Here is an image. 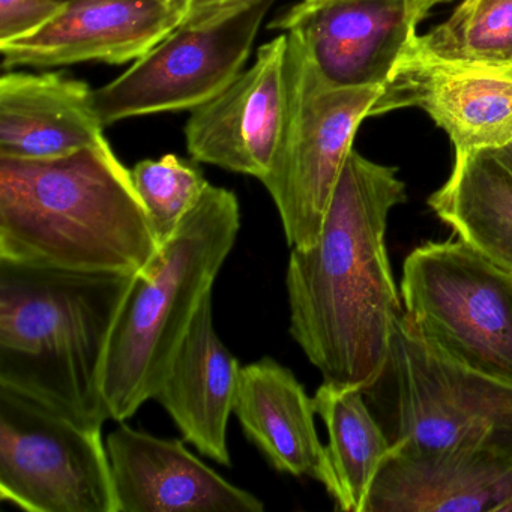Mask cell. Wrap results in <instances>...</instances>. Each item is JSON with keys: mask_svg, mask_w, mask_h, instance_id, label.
Wrapping results in <instances>:
<instances>
[{"mask_svg": "<svg viewBox=\"0 0 512 512\" xmlns=\"http://www.w3.org/2000/svg\"><path fill=\"white\" fill-rule=\"evenodd\" d=\"M404 202L397 167L353 149L316 244L290 250V335L323 382L365 391L388 361L404 305L385 236L392 209Z\"/></svg>", "mask_w": 512, "mask_h": 512, "instance_id": "6da1fadb", "label": "cell"}, {"mask_svg": "<svg viewBox=\"0 0 512 512\" xmlns=\"http://www.w3.org/2000/svg\"><path fill=\"white\" fill-rule=\"evenodd\" d=\"M160 250L131 170L113 149L0 157V260L139 275Z\"/></svg>", "mask_w": 512, "mask_h": 512, "instance_id": "7a4b0ae2", "label": "cell"}, {"mask_svg": "<svg viewBox=\"0 0 512 512\" xmlns=\"http://www.w3.org/2000/svg\"><path fill=\"white\" fill-rule=\"evenodd\" d=\"M136 277L0 260V385L103 428L107 353Z\"/></svg>", "mask_w": 512, "mask_h": 512, "instance_id": "3957f363", "label": "cell"}, {"mask_svg": "<svg viewBox=\"0 0 512 512\" xmlns=\"http://www.w3.org/2000/svg\"><path fill=\"white\" fill-rule=\"evenodd\" d=\"M241 229L238 197L209 184L178 233L137 275L119 313L104 371L110 419L154 400Z\"/></svg>", "mask_w": 512, "mask_h": 512, "instance_id": "277c9868", "label": "cell"}, {"mask_svg": "<svg viewBox=\"0 0 512 512\" xmlns=\"http://www.w3.org/2000/svg\"><path fill=\"white\" fill-rule=\"evenodd\" d=\"M364 394L392 454H512V383L443 355L406 314L395 325L382 373Z\"/></svg>", "mask_w": 512, "mask_h": 512, "instance_id": "5b68a950", "label": "cell"}, {"mask_svg": "<svg viewBox=\"0 0 512 512\" xmlns=\"http://www.w3.org/2000/svg\"><path fill=\"white\" fill-rule=\"evenodd\" d=\"M289 112L283 142L262 184L287 245L316 244L358 128L374 116L383 88H350L323 76L296 32L287 31Z\"/></svg>", "mask_w": 512, "mask_h": 512, "instance_id": "8992f818", "label": "cell"}, {"mask_svg": "<svg viewBox=\"0 0 512 512\" xmlns=\"http://www.w3.org/2000/svg\"><path fill=\"white\" fill-rule=\"evenodd\" d=\"M404 314L437 350L512 383V275L466 242H427L407 256Z\"/></svg>", "mask_w": 512, "mask_h": 512, "instance_id": "52a82bcc", "label": "cell"}, {"mask_svg": "<svg viewBox=\"0 0 512 512\" xmlns=\"http://www.w3.org/2000/svg\"><path fill=\"white\" fill-rule=\"evenodd\" d=\"M0 500L31 512H118L101 428L0 385Z\"/></svg>", "mask_w": 512, "mask_h": 512, "instance_id": "ba28073f", "label": "cell"}, {"mask_svg": "<svg viewBox=\"0 0 512 512\" xmlns=\"http://www.w3.org/2000/svg\"><path fill=\"white\" fill-rule=\"evenodd\" d=\"M275 0H245L208 16L187 17L124 74L94 92L101 121L193 112L224 91L253 52Z\"/></svg>", "mask_w": 512, "mask_h": 512, "instance_id": "9c48e42d", "label": "cell"}, {"mask_svg": "<svg viewBox=\"0 0 512 512\" xmlns=\"http://www.w3.org/2000/svg\"><path fill=\"white\" fill-rule=\"evenodd\" d=\"M446 0H302L269 29L302 38L323 76L350 88H388L418 26Z\"/></svg>", "mask_w": 512, "mask_h": 512, "instance_id": "30bf717a", "label": "cell"}, {"mask_svg": "<svg viewBox=\"0 0 512 512\" xmlns=\"http://www.w3.org/2000/svg\"><path fill=\"white\" fill-rule=\"evenodd\" d=\"M286 32L260 47L256 61L226 89L191 112L188 154L197 163L253 176L271 172L289 112Z\"/></svg>", "mask_w": 512, "mask_h": 512, "instance_id": "8fae6325", "label": "cell"}, {"mask_svg": "<svg viewBox=\"0 0 512 512\" xmlns=\"http://www.w3.org/2000/svg\"><path fill=\"white\" fill-rule=\"evenodd\" d=\"M415 41V40H413ZM419 107L458 152L512 143V64L448 61L410 44L374 116Z\"/></svg>", "mask_w": 512, "mask_h": 512, "instance_id": "7c38bea8", "label": "cell"}, {"mask_svg": "<svg viewBox=\"0 0 512 512\" xmlns=\"http://www.w3.org/2000/svg\"><path fill=\"white\" fill-rule=\"evenodd\" d=\"M188 0H67L28 37L0 43L2 67L136 62L181 26Z\"/></svg>", "mask_w": 512, "mask_h": 512, "instance_id": "4fadbf2b", "label": "cell"}, {"mask_svg": "<svg viewBox=\"0 0 512 512\" xmlns=\"http://www.w3.org/2000/svg\"><path fill=\"white\" fill-rule=\"evenodd\" d=\"M118 512H263L259 497L218 475L184 443L128 425L106 440Z\"/></svg>", "mask_w": 512, "mask_h": 512, "instance_id": "5bb4252c", "label": "cell"}, {"mask_svg": "<svg viewBox=\"0 0 512 512\" xmlns=\"http://www.w3.org/2000/svg\"><path fill=\"white\" fill-rule=\"evenodd\" d=\"M94 92L61 73L10 70L0 79V157L55 160L110 151Z\"/></svg>", "mask_w": 512, "mask_h": 512, "instance_id": "9a60e30c", "label": "cell"}, {"mask_svg": "<svg viewBox=\"0 0 512 512\" xmlns=\"http://www.w3.org/2000/svg\"><path fill=\"white\" fill-rule=\"evenodd\" d=\"M367 512H512V454H391Z\"/></svg>", "mask_w": 512, "mask_h": 512, "instance_id": "2e32d148", "label": "cell"}, {"mask_svg": "<svg viewBox=\"0 0 512 512\" xmlns=\"http://www.w3.org/2000/svg\"><path fill=\"white\" fill-rule=\"evenodd\" d=\"M242 367L218 337L212 293L203 299L154 400L182 436L221 466H230L227 428Z\"/></svg>", "mask_w": 512, "mask_h": 512, "instance_id": "e0dca14e", "label": "cell"}, {"mask_svg": "<svg viewBox=\"0 0 512 512\" xmlns=\"http://www.w3.org/2000/svg\"><path fill=\"white\" fill-rule=\"evenodd\" d=\"M233 413L275 470L326 488L328 457L317 434L314 401L289 368L269 356L244 365Z\"/></svg>", "mask_w": 512, "mask_h": 512, "instance_id": "ac0fdd59", "label": "cell"}, {"mask_svg": "<svg viewBox=\"0 0 512 512\" xmlns=\"http://www.w3.org/2000/svg\"><path fill=\"white\" fill-rule=\"evenodd\" d=\"M431 211L461 241L512 275V143L455 154Z\"/></svg>", "mask_w": 512, "mask_h": 512, "instance_id": "d6986e66", "label": "cell"}, {"mask_svg": "<svg viewBox=\"0 0 512 512\" xmlns=\"http://www.w3.org/2000/svg\"><path fill=\"white\" fill-rule=\"evenodd\" d=\"M313 401L328 431L326 491L338 511L367 512L374 482L391 457V442L362 389L323 382Z\"/></svg>", "mask_w": 512, "mask_h": 512, "instance_id": "ffe728a7", "label": "cell"}, {"mask_svg": "<svg viewBox=\"0 0 512 512\" xmlns=\"http://www.w3.org/2000/svg\"><path fill=\"white\" fill-rule=\"evenodd\" d=\"M413 46L448 61L512 64V0H463Z\"/></svg>", "mask_w": 512, "mask_h": 512, "instance_id": "44dd1931", "label": "cell"}, {"mask_svg": "<svg viewBox=\"0 0 512 512\" xmlns=\"http://www.w3.org/2000/svg\"><path fill=\"white\" fill-rule=\"evenodd\" d=\"M196 163L167 154L160 160L139 161L131 169L134 187L145 203L160 248L178 233L182 221L209 187Z\"/></svg>", "mask_w": 512, "mask_h": 512, "instance_id": "7402d4cb", "label": "cell"}, {"mask_svg": "<svg viewBox=\"0 0 512 512\" xmlns=\"http://www.w3.org/2000/svg\"><path fill=\"white\" fill-rule=\"evenodd\" d=\"M62 7L58 0H0V43L34 34Z\"/></svg>", "mask_w": 512, "mask_h": 512, "instance_id": "603a6c76", "label": "cell"}, {"mask_svg": "<svg viewBox=\"0 0 512 512\" xmlns=\"http://www.w3.org/2000/svg\"><path fill=\"white\" fill-rule=\"evenodd\" d=\"M245 0H188L187 17L208 16L242 4Z\"/></svg>", "mask_w": 512, "mask_h": 512, "instance_id": "cb8c5ba5", "label": "cell"}, {"mask_svg": "<svg viewBox=\"0 0 512 512\" xmlns=\"http://www.w3.org/2000/svg\"><path fill=\"white\" fill-rule=\"evenodd\" d=\"M58 2H67V0H58Z\"/></svg>", "mask_w": 512, "mask_h": 512, "instance_id": "d4e9b609", "label": "cell"}]
</instances>
